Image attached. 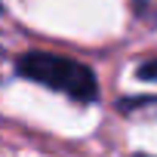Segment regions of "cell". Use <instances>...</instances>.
<instances>
[{"mask_svg":"<svg viewBox=\"0 0 157 157\" xmlns=\"http://www.w3.org/2000/svg\"><path fill=\"white\" fill-rule=\"evenodd\" d=\"M136 157H148V154H136Z\"/></svg>","mask_w":157,"mask_h":157,"instance_id":"3","label":"cell"},{"mask_svg":"<svg viewBox=\"0 0 157 157\" xmlns=\"http://www.w3.org/2000/svg\"><path fill=\"white\" fill-rule=\"evenodd\" d=\"M139 77H145V80H157V62H148L139 68Z\"/></svg>","mask_w":157,"mask_h":157,"instance_id":"2","label":"cell"},{"mask_svg":"<svg viewBox=\"0 0 157 157\" xmlns=\"http://www.w3.org/2000/svg\"><path fill=\"white\" fill-rule=\"evenodd\" d=\"M16 74L31 83L46 86V90H56V93L80 102V105H90L99 99V80H96L93 68L71 59V56L31 49V52H22L16 59Z\"/></svg>","mask_w":157,"mask_h":157,"instance_id":"1","label":"cell"}]
</instances>
